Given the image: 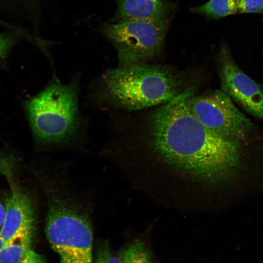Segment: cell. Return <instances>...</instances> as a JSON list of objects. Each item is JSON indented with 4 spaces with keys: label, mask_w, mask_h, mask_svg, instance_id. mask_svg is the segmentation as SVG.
I'll return each instance as SVG.
<instances>
[{
    "label": "cell",
    "mask_w": 263,
    "mask_h": 263,
    "mask_svg": "<svg viewBox=\"0 0 263 263\" xmlns=\"http://www.w3.org/2000/svg\"><path fill=\"white\" fill-rule=\"evenodd\" d=\"M5 215V208L4 205L0 201V229L3 224Z\"/></svg>",
    "instance_id": "obj_17"
},
{
    "label": "cell",
    "mask_w": 263,
    "mask_h": 263,
    "mask_svg": "<svg viewBox=\"0 0 263 263\" xmlns=\"http://www.w3.org/2000/svg\"><path fill=\"white\" fill-rule=\"evenodd\" d=\"M33 234H26L6 243L0 251V263H20L31 249Z\"/></svg>",
    "instance_id": "obj_11"
},
{
    "label": "cell",
    "mask_w": 263,
    "mask_h": 263,
    "mask_svg": "<svg viewBox=\"0 0 263 263\" xmlns=\"http://www.w3.org/2000/svg\"><path fill=\"white\" fill-rule=\"evenodd\" d=\"M190 11L209 19L217 20L238 13L236 0H209Z\"/></svg>",
    "instance_id": "obj_10"
},
{
    "label": "cell",
    "mask_w": 263,
    "mask_h": 263,
    "mask_svg": "<svg viewBox=\"0 0 263 263\" xmlns=\"http://www.w3.org/2000/svg\"><path fill=\"white\" fill-rule=\"evenodd\" d=\"M188 88L148 116L146 127L154 151L181 173L212 187L232 182L244 166L242 142L224 138L192 114Z\"/></svg>",
    "instance_id": "obj_1"
},
{
    "label": "cell",
    "mask_w": 263,
    "mask_h": 263,
    "mask_svg": "<svg viewBox=\"0 0 263 263\" xmlns=\"http://www.w3.org/2000/svg\"><path fill=\"white\" fill-rule=\"evenodd\" d=\"M170 18L108 24L104 33L115 47L118 66L147 63L163 50Z\"/></svg>",
    "instance_id": "obj_5"
},
{
    "label": "cell",
    "mask_w": 263,
    "mask_h": 263,
    "mask_svg": "<svg viewBox=\"0 0 263 263\" xmlns=\"http://www.w3.org/2000/svg\"><path fill=\"white\" fill-rule=\"evenodd\" d=\"M45 233L60 263H92L93 232L86 217L57 197L49 207Z\"/></svg>",
    "instance_id": "obj_4"
},
{
    "label": "cell",
    "mask_w": 263,
    "mask_h": 263,
    "mask_svg": "<svg viewBox=\"0 0 263 263\" xmlns=\"http://www.w3.org/2000/svg\"><path fill=\"white\" fill-rule=\"evenodd\" d=\"M94 263H122L120 258L115 256L106 243L99 247Z\"/></svg>",
    "instance_id": "obj_14"
},
{
    "label": "cell",
    "mask_w": 263,
    "mask_h": 263,
    "mask_svg": "<svg viewBox=\"0 0 263 263\" xmlns=\"http://www.w3.org/2000/svg\"><path fill=\"white\" fill-rule=\"evenodd\" d=\"M238 14H263V0H236Z\"/></svg>",
    "instance_id": "obj_13"
},
{
    "label": "cell",
    "mask_w": 263,
    "mask_h": 263,
    "mask_svg": "<svg viewBox=\"0 0 263 263\" xmlns=\"http://www.w3.org/2000/svg\"><path fill=\"white\" fill-rule=\"evenodd\" d=\"M10 188L5 202V219L0 236L6 243L26 234L33 233L35 211L31 198L12 180L9 169L5 168Z\"/></svg>",
    "instance_id": "obj_8"
},
{
    "label": "cell",
    "mask_w": 263,
    "mask_h": 263,
    "mask_svg": "<svg viewBox=\"0 0 263 263\" xmlns=\"http://www.w3.org/2000/svg\"><path fill=\"white\" fill-rule=\"evenodd\" d=\"M183 83L181 75L165 65H118L89 84L84 101L99 110L135 111L170 101L184 91Z\"/></svg>",
    "instance_id": "obj_2"
},
{
    "label": "cell",
    "mask_w": 263,
    "mask_h": 263,
    "mask_svg": "<svg viewBox=\"0 0 263 263\" xmlns=\"http://www.w3.org/2000/svg\"><path fill=\"white\" fill-rule=\"evenodd\" d=\"M216 60L221 90L247 112L263 119V92L236 64L225 42L221 44Z\"/></svg>",
    "instance_id": "obj_7"
},
{
    "label": "cell",
    "mask_w": 263,
    "mask_h": 263,
    "mask_svg": "<svg viewBox=\"0 0 263 263\" xmlns=\"http://www.w3.org/2000/svg\"><path fill=\"white\" fill-rule=\"evenodd\" d=\"M20 263H45L43 258L31 249Z\"/></svg>",
    "instance_id": "obj_16"
},
{
    "label": "cell",
    "mask_w": 263,
    "mask_h": 263,
    "mask_svg": "<svg viewBox=\"0 0 263 263\" xmlns=\"http://www.w3.org/2000/svg\"><path fill=\"white\" fill-rule=\"evenodd\" d=\"M117 22L157 21L169 18L174 5L163 0H116Z\"/></svg>",
    "instance_id": "obj_9"
},
{
    "label": "cell",
    "mask_w": 263,
    "mask_h": 263,
    "mask_svg": "<svg viewBox=\"0 0 263 263\" xmlns=\"http://www.w3.org/2000/svg\"><path fill=\"white\" fill-rule=\"evenodd\" d=\"M6 244V242H5L0 236V251L4 247Z\"/></svg>",
    "instance_id": "obj_18"
},
{
    "label": "cell",
    "mask_w": 263,
    "mask_h": 263,
    "mask_svg": "<svg viewBox=\"0 0 263 263\" xmlns=\"http://www.w3.org/2000/svg\"><path fill=\"white\" fill-rule=\"evenodd\" d=\"M14 43L10 37L0 34V62L6 57Z\"/></svg>",
    "instance_id": "obj_15"
},
{
    "label": "cell",
    "mask_w": 263,
    "mask_h": 263,
    "mask_svg": "<svg viewBox=\"0 0 263 263\" xmlns=\"http://www.w3.org/2000/svg\"><path fill=\"white\" fill-rule=\"evenodd\" d=\"M81 74L67 82L56 75L38 93L24 101L30 127L37 144L45 148L65 146L82 141L88 125L80 109Z\"/></svg>",
    "instance_id": "obj_3"
},
{
    "label": "cell",
    "mask_w": 263,
    "mask_h": 263,
    "mask_svg": "<svg viewBox=\"0 0 263 263\" xmlns=\"http://www.w3.org/2000/svg\"><path fill=\"white\" fill-rule=\"evenodd\" d=\"M187 104L192 114L206 128L224 138L243 141L254 125L223 91L189 96Z\"/></svg>",
    "instance_id": "obj_6"
},
{
    "label": "cell",
    "mask_w": 263,
    "mask_h": 263,
    "mask_svg": "<svg viewBox=\"0 0 263 263\" xmlns=\"http://www.w3.org/2000/svg\"><path fill=\"white\" fill-rule=\"evenodd\" d=\"M122 263H152L150 250L141 241H136L123 247L119 252Z\"/></svg>",
    "instance_id": "obj_12"
}]
</instances>
